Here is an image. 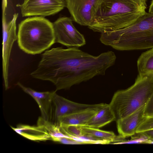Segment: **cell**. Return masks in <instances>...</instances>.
Masks as SVG:
<instances>
[{
    "label": "cell",
    "instance_id": "obj_14",
    "mask_svg": "<svg viewBox=\"0 0 153 153\" xmlns=\"http://www.w3.org/2000/svg\"><path fill=\"white\" fill-rule=\"evenodd\" d=\"M12 128L22 136L31 140L44 141L51 139L48 132L42 126L20 125L16 128Z\"/></svg>",
    "mask_w": 153,
    "mask_h": 153
},
{
    "label": "cell",
    "instance_id": "obj_17",
    "mask_svg": "<svg viewBox=\"0 0 153 153\" xmlns=\"http://www.w3.org/2000/svg\"><path fill=\"white\" fill-rule=\"evenodd\" d=\"M83 135L88 134L105 140L109 143L117 139H123L120 136L117 137L112 131H106L86 126H79Z\"/></svg>",
    "mask_w": 153,
    "mask_h": 153
},
{
    "label": "cell",
    "instance_id": "obj_2",
    "mask_svg": "<svg viewBox=\"0 0 153 153\" xmlns=\"http://www.w3.org/2000/svg\"><path fill=\"white\" fill-rule=\"evenodd\" d=\"M147 0H96L88 27L100 33L133 24L146 13Z\"/></svg>",
    "mask_w": 153,
    "mask_h": 153
},
{
    "label": "cell",
    "instance_id": "obj_16",
    "mask_svg": "<svg viewBox=\"0 0 153 153\" xmlns=\"http://www.w3.org/2000/svg\"><path fill=\"white\" fill-rule=\"evenodd\" d=\"M139 74L153 76V48L143 53L137 62Z\"/></svg>",
    "mask_w": 153,
    "mask_h": 153
},
{
    "label": "cell",
    "instance_id": "obj_20",
    "mask_svg": "<svg viewBox=\"0 0 153 153\" xmlns=\"http://www.w3.org/2000/svg\"><path fill=\"white\" fill-rule=\"evenodd\" d=\"M56 141L65 144H81L78 141L68 136H65L58 138Z\"/></svg>",
    "mask_w": 153,
    "mask_h": 153
},
{
    "label": "cell",
    "instance_id": "obj_12",
    "mask_svg": "<svg viewBox=\"0 0 153 153\" xmlns=\"http://www.w3.org/2000/svg\"><path fill=\"white\" fill-rule=\"evenodd\" d=\"M17 85L26 93L31 96L36 102L40 109L42 117L50 122L52 114V97L53 92H39L26 87L19 82Z\"/></svg>",
    "mask_w": 153,
    "mask_h": 153
},
{
    "label": "cell",
    "instance_id": "obj_7",
    "mask_svg": "<svg viewBox=\"0 0 153 153\" xmlns=\"http://www.w3.org/2000/svg\"><path fill=\"white\" fill-rule=\"evenodd\" d=\"M20 7L23 17H45L55 14L66 7L65 0H24Z\"/></svg>",
    "mask_w": 153,
    "mask_h": 153
},
{
    "label": "cell",
    "instance_id": "obj_9",
    "mask_svg": "<svg viewBox=\"0 0 153 153\" xmlns=\"http://www.w3.org/2000/svg\"><path fill=\"white\" fill-rule=\"evenodd\" d=\"M4 12L3 13L2 71L5 87L8 88V69L10 52L13 43L17 39L16 22L18 13L13 15L11 20L6 22Z\"/></svg>",
    "mask_w": 153,
    "mask_h": 153
},
{
    "label": "cell",
    "instance_id": "obj_4",
    "mask_svg": "<svg viewBox=\"0 0 153 153\" xmlns=\"http://www.w3.org/2000/svg\"><path fill=\"white\" fill-rule=\"evenodd\" d=\"M18 46L28 54H39L56 42L53 24L44 17L27 18L19 25Z\"/></svg>",
    "mask_w": 153,
    "mask_h": 153
},
{
    "label": "cell",
    "instance_id": "obj_1",
    "mask_svg": "<svg viewBox=\"0 0 153 153\" xmlns=\"http://www.w3.org/2000/svg\"><path fill=\"white\" fill-rule=\"evenodd\" d=\"M116 59L112 51L94 56L78 48H53L42 54L36 69L30 75L51 82L55 85L56 92L69 89L96 76L104 75L106 70L114 65Z\"/></svg>",
    "mask_w": 153,
    "mask_h": 153
},
{
    "label": "cell",
    "instance_id": "obj_18",
    "mask_svg": "<svg viewBox=\"0 0 153 153\" xmlns=\"http://www.w3.org/2000/svg\"><path fill=\"white\" fill-rule=\"evenodd\" d=\"M153 129V115L146 117L138 127L137 133Z\"/></svg>",
    "mask_w": 153,
    "mask_h": 153
},
{
    "label": "cell",
    "instance_id": "obj_13",
    "mask_svg": "<svg viewBox=\"0 0 153 153\" xmlns=\"http://www.w3.org/2000/svg\"><path fill=\"white\" fill-rule=\"evenodd\" d=\"M101 108L82 111L62 117L59 120L58 126H85L88 120Z\"/></svg>",
    "mask_w": 153,
    "mask_h": 153
},
{
    "label": "cell",
    "instance_id": "obj_23",
    "mask_svg": "<svg viewBox=\"0 0 153 153\" xmlns=\"http://www.w3.org/2000/svg\"><path fill=\"white\" fill-rule=\"evenodd\" d=\"M5 2V3L6 4V5H7V0H3Z\"/></svg>",
    "mask_w": 153,
    "mask_h": 153
},
{
    "label": "cell",
    "instance_id": "obj_6",
    "mask_svg": "<svg viewBox=\"0 0 153 153\" xmlns=\"http://www.w3.org/2000/svg\"><path fill=\"white\" fill-rule=\"evenodd\" d=\"M71 17H60L53 23L56 42L69 48H78L85 44L84 35L75 27Z\"/></svg>",
    "mask_w": 153,
    "mask_h": 153
},
{
    "label": "cell",
    "instance_id": "obj_19",
    "mask_svg": "<svg viewBox=\"0 0 153 153\" xmlns=\"http://www.w3.org/2000/svg\"><path fill=\"white\" fill-rule=\"evenodd\" d=\"M144 115L146 117L153 115V93L145 105Z\"/></svg>",
    "mask_w": 153,
    "mask_h": 153
},
{
    "label": "cell",
    "instance_id": "obj_10",
    "mask_svg": "<svg viewBox=\"0 0 153 153\" xmlns=\"http://www.w3.org/2000/svg\"><path fill=\"white\" fill-rule=\"evenodd\" d=\"M96 0H65L66 7L74 21L82 26H89Z\"/></svg>",
    "mask_w": 153,
    "mask_h": 153
},
{
    "label": "cell",
    "instance_id": "obj_21",
    "mask_svg": "<svg viewBox=\"0 0 153 153\" xmlns=\"http://www.w3.org/2000/svg\"><path fill=\"white\" fill-rule=\"evenodd\" d=\"M137 133L139 134L140 136L145 137L146 139L150 141L153 142V129Z\"/></svg>",
    "mask_w": 153,
    "mask_h": 153
},
{
    "label": "cell",
    "instance_id": "obj_3",
    "mask_svg": "<svg viewBox=\"0 0 153 153\" xmlns=\"http://www.w3.org/2000/svg\"><path fill=\"white\" fill-rule=\"evenodd\" d=\"M100 42L119 51L153 48V14L146 13L131 25L101 33Z\"/></svg>",
    "mask_w": 153,
    "mask_h": 153
},
{
    "label": "cell",
    "instance_id": "obj_15",
    "mask_svg": "<svg viewBox=\"0 0 153 153\" xmlns=\"http://www.w3.org/2000/svg\"><path fill=\"white\" fill-rule=\"evenodd\" d=\"M115 121L114 115L109 104H106L99 110L85 126L99 128Z\"/></svg>",
    "mask_w": 153,
    "mask_h": 153
},
{
    "label": "cell",
    "instance_id": "obj_22",
    "mask_svg": "<svg viewBox=\"0 0 153 153\" xmlns=\"http://www.w3.org/2000/svg\"><path fill=\"white\" fill-rule=\"evenodd\" d=\"M149 13L151 14H153V0L152 1L149 6Z\"/></svg>",
    "mask_w": 153,
    "mask_h": 153
},
{
    "label": "cell",
    "instance_id": "obj_5",
    "mask_svg": "<svg viewBox=\"0 0 153 153\" xmlns=\"http://www.w3.org/2000/svg\"><path fill=\"white\" fill-rule=\"evenodd\" d=\"M153 93V76L139 74L134 84L114 94L109 105L115 121L123 119L145 105Z\"/></svg>",
    "mask_w": 153,
    "mask_h": 153
},
{
    "label": "cell",
    "instance_id": "obj_11",
    "mask_svg": "<svg viewBox=\"0 0 153 153\" xmlns=\"http://www.w3.org/2000/svg\"><path fill=\"white\" fill-rule=\"evenodd\" d=\"M145 105L116 121L117 130L120 136L125 138L136 134L138 127L146 117L144 115Z\"/></svg>",
    "mask_w": 153,
    "mask_h": 153
},
{
    "label": "cell",
    "instance_id": "obj_8",
    "mask_svg": "<svg viewBox=\"0 0 153 153\" xmlns=\"http://www.w3.org/2000/svg\"><path fill=\"white\" fill-rule=\"evenodd\" d=\"M56 92L55 91L53 92L52 114L51 120L50 122L58 127L59 120L62 117L88 110L100 108L106 104L101 103L87 105L79 103L59 96Z\"/></svg>",
    "mask_w": 153,
    "mask_h": 153
}]
</instances>
